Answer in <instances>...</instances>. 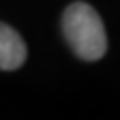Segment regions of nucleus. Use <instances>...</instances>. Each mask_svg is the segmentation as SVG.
<instances>
[{
    "label": "nucleus",
    "mask_w": 120,
    "mask_h": 120,
    "mask_svg": "<svg viewBox=\"0 0 120 120\" xmlns=\"http://www.w3.org/2000/svg\"><path fill=\"white\" fill-rule=\"evenodd\" d=\"M62 32L81 60L96 62L107 52V32L103 21L86 2H73L64 9Z\"/></svg>",
    "instance_id": "1"
},
{
    "label": "nucleus",
    "mask_w": 120,
    "mask_h": 120,
    "mask_svg": "<svg viewBox=\"0 0 120 120\" xmlns=\"http://www.w3.org/2000/svg\"><path fill=\"white\" fill-rule=\"evenodd\" d=\"M26 60V45L21 34L6 22H0V69L13 71Z\"/></svg>",
    "instance_id": "2"
}]
</instances>
